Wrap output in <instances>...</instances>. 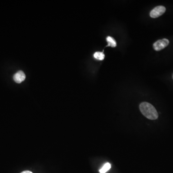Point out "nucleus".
<instances>
[{"label": "nucleus", "instance_id": "4", "mask_svg": "<svg viewBox=\"0 0 173 173\" xmlns=\"http://www.w3.org/2000/svg\"><path fill=\"white\" fill-rule=\"evenodd\" d=\"M13 80L17 83H20L25 81L26 75L22 71H19L13 76Z\"/></svg>", "mask_w": 173, "mask_h": 173}, {"label": "nucleus", "instance_id": "8", "mask_svg": "<svg viewBox=\"0 0 173 173\" xmlns=\"http://www.w3.org/2000/svg\"><path fill=\"white\" fill-rule=\"evenodd\" d=\"M21 173H33L31 171H23V172H21Z\"/></svg>", "mask_w": 173, "mask_h": 173}, {"label": "nucleus", "instance_id": "2", "mask_svg": "<svg viewBox=\"0 0 173 173\" xmlns=\"http://www.w3.org/2000/svg\"><path fill=\"white\" fill-rule=\"evenodd\" d=\"M166 11L165 7L163 6H158L155 7L154 9L150 12L149 15L152 18H157L162 16Z\"/></svg>", "mask_w": 173, "mask_h": 173}, {"label": "nucleus", "instance_id": "6", "mask_svg": "<svg viewBox=\"0 0 173 173\" xmlns=\"http://www.w3.org/2000/svg\"><path fill=\"white\" fill-rule=\"evenodd\" d=\"M111 167V164L110 163H106L103 165V166L99 170V172H100V173H105L110 169Z\"/></svg>", "mask_w": 173, "mask_h": 173}, {"label": "nucleus", "instance_id": "3", "mask_svg": "<svg viewBox=\"0 0 173 173\" xmlns=\"http://www.w3.org/2000/svg\"><path fill=\"white\" fill-rule=\"evenodd\" d=\"M169 43V40L166 39L157 40L154 44V49L157 51H159L167 46Z\"/></svg>", "mask_w": 173, "mask_h": 173}, {"label": "nucleus", "instance_id": "5", "mask_svg": "<svg viewBox=\"0 0 173 173\" xmlns=\"http://www.w3.org/2000/svg\"><path fill=\"white\" fill-rule=\"evenodd\" d=\"M107 42H108V46H111L112 47L114 48L117 46V42L113 38L111 37L110 36H108L106 38Z\"/></svg>", "mask_w": 173, "mask_h": 173}, {"label": "nucleus", "instance_id": "1", "mask_svg": "<svg viewBox=\"0 0 173 173\" xmlns=\"http://www.w3.org/2000/svg\"><path fill=\"white\" fill-rule=\"evenodd\" d=\"M139 109L144 116L150 120H156L158 118V113L155 107L147 102H143L139 105Z\"/></svg>", "mask_w": 173, "mask_h": 173}, {"label": "nucleus", "instance_id": "7", "mask_svg": "<svg viewBox=\"0 0 173 173\" xmlns=\"http://www.w3.org/2000/svg\"><path fill=\"white\" fill-rule=\"evenodd\" d=\"M94 57L99 60H102L104 59L105 55L103 52H97L94 54Z\"/></svg>", "mask_w": 173, "mask_h": 173}]
</instances>
